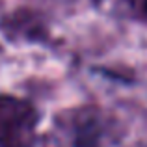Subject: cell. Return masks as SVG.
Segmentation results:
<instances>
[{"instance_id":"277c9868","label":"cell","mask_w":147,"mask_h":147,"mask_svg":"<svg viewBox=\"0 0 147 147\" xmlns=\"http://www.w3.org/2000/svg\"><path fill=\"white\" fill-rule=\"evenodd\" d=\"M142 9H144V15L147 17V0H144V2H142Z\"/></svg>"},{"instance_id":"7a4b0ae2","label":"cell","mask_w":147,"mask_h":147,"mask_svg":"<svg viewBox=\"0 0 147 147\" xmlns=\"http://www.w3.org/2000/svg\"><path fill=\"white\" fill-rule=\"evenodd\" d=\"M63 129L73 147H102L104 123L93 108H78L63 117Z\"/></svg>"},{"instance_id":"6da1fadb","label":"cell","mask_w":147,"mask_h":147,"mask_svg":"<svg viewBox=\"0 0 147 147\" xmlns=\"http://www.w3.org/2000/svg\"><path fill=\"white\" fill-rule=\"evenodd\" d=\"M41 112L30 99L0 93V147H36Z\"/></svg>"},{"instance_id":"3957f363","label":"cell","mask_w":147,"mask_h":147,"mask_svg":"<svg viewBox=\"0 0 147 147\" xmlns=\"http://www.w3.org/2000/svg\"><path fill=\"white\" fill-rule=\"evenodd\" d=\"M0 30H4L9 39H41L45 37V24L39 17L28 9H19L2 21Z\"/></svg>"}]
</instances>
